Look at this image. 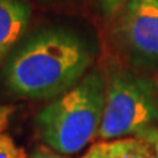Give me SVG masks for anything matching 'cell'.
I'll return each mask as SVG.
<instances>
[{"instance_id": "6da1fadb", "label": "cell", "mask_w": 158, "mask_h": 158, "mask_svg": "<svg viewBox=\"0 0 158 158\" xmlns=\"http://www.w3.org/2000/svg\"><path fill=\"white\" fill-rule=\"evenodd\" d=\"M94 59V48L84 35L62 27L43 28L12 51L2 78L12 95L54 100L89 72Z\"/></svg>"}, {"instance_id": "7a4b0ae2", "label": "cell", "mask_w": 158, "mask_h": 158, "mask_svg": "<svg viewBox=\"0 0 158 158\" xmlns=\"http://www.w3.org/2000/svg\"><path fill=\"white\" fill-rule=\"evenodd\" d=\"M106 106V76L91 70L72 89L38 111L35 126L53 152L75 155L98 136Z\"/></svg>"}, {"instance_id": "3957f363", "label": "cell", "mask_w": 158, "mask_h": 158, "mask_svg": "<svg viewBox=\"0 0 158 158\" xmlns=\"http://www.w3.org/2000/svg\"><path fill=\"white\" fill-rule=\"evenodd\" d=\"M158 127V86L129 69L114 68L106 78V106L98 138H141Z\"/></svg>"}, {"instance_id": "277c9868", "label": "cell", "mask_w": 158, "mask_h": 158, "mask_svg": "<svg viewBox=\"0 0 158 158\" xmlns=\"http://www.w3.org/2000/svg\"><path fill=\"white\" fill-rule=\"evenodd\" d=\"M117 37L133 68L158 70V0H124Z\"/></svg>"}, {"instance_id": "5b68a950", "label": "cell", "mask_w": 158, "mask_h": 158, "mask_svg": "<svg viewBox=\"0 0 158 158\" xmlns=\"http://www.w3.org/2000/svg\"><path fill=\"white\" fill-rule=\"evenodd\" d=\"M32 9L27 0H0V63L23 40Z\"/></svg>"}, {"instance_id": "8992f818", "label": "cell", "mask_w": 158, "mask_h": 158, "mask_svg": "<svg viewBox=\"0 0 158 158\" xmlns=\"http://www.w3.org/2000/svg\"><path fill=\"white\" fill-rule=\"evenodd\" d=\"M79 158H154V151L142 138H123L97 142Z\"/></svg>"}, {"instance_id": "52a82bcc", "label": "cell", "mask_w": 158, "mask_h": 158, "mask_svg": "<svg viewBox=\"0 0 158 158\" xmlns=\"http://www.w3.org/2000/svg\"><path fill=\"white\" fill-rule=\"evenodd\" d=\"M0 158H27V152L9 135L0 133Z\"/></svg>"}, {"instance_id": "ba28073f", "label": "cell", "mask_w": 158, "mask_h": 158, "mask_svg": "<svg viewBox=\"0 0 158 158\" xmlns=\"http://www.w3.org/2000/svg\"><path fill=\"white\" fill-rule=\"evenodd\" d=\"M97 2H98L101 12L108 18L117 16L124 3V0H97Z\"/></svg>"}, {"instance_id": "9c48e42d", "label": "cell", "mask_w": 158, "mask_h": 158, "mask_svg": "<svg viewBox=\"0 0 158 158\" xmlns=\"http://www.w3.org/2000/svg\"><path fill=\"white\" fill-rule=\"evenodd\" d=\"M13 111H15L13 106H0V133L7 127Z\"/></svg>"}, {"instance_id": "30bf717a", "label": "cell", "mask_w": 158, "mask_h": 158, "mask_svg": "<svg viewBox=\"0 0 158 158\" xmlns=\"http://www.w3.org/2000/svg\"><path fill=\"white\" fill-rule=\"evenodd\" d=\"M142 139L145 141L152 147V151H154V158H158V127L157 129H151L148 130L147 133H143L141 136Z\"/></svg>"}, {"instance_id": "8fae6325", "label": "cell", "mask_w": 158, "mask_h": 158, "mask_svg": "<svg viewBox=\"0 0 158 158\" xmlns=\"http://www.w3.org/2000/svg\"><path fill=\"white\" fill-rule=\"evenodd\" d=\"M29 158H62L56 155L54 152H51V151H47V149H40L37 152H34Z\"/></svg>"}]
</instances>
